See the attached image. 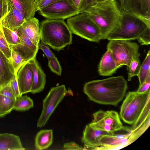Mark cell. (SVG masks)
<instances>
[{"mask_svg": "<svg viewBox=\"0 0 150 150\" xmlns=\"http://www.w3.org/2000/svg\"><path fill=\"white\" fill-rule=\"evenodd\" d=\"M127 87V81L120 76L86 82L83 90L89 100L94 102L116 106L124 98Z\"/></svg>", "mask_w": 150, "mask_h": 150, "instance_id": "1", "label": "cell"}, {"mask_svg": "<svg viewBox=\"0 0 150 150\" xmlns=\"http://www.w3.org/2000/svg\"><path fill=\"white\" fill-rule=\"evenodd\" d=\"M83 12L86 13L99 28L103 35V39H106L122 17V12L116 0L96 2Z\"/></svg>", "mask_w": 150, "mask_h": 150, "instance_id": "2", "label": "cell"}, {"mask_svg": "<svg viewBox=\"0 0 150 150\" xmlns=\"http://www.w3.org/2000/svg\"><path fill=\"white\" fill-rule=\"evenodd\" d=\"M42 43L59 51L72 43V33L62 19H46L40 26Z\"/></svg>", "mask_w": 150, "mask_h": 150, "instance_id": "3", "label": "cell"}, {"mask_svg": "<svg viewBox=\"0 0 150 150\" xmlns=\"http://www.w3.org/2000/svg\"><path fill=\"white\" fill-rule=\"evenodd\" d=\"M150 91L142 93L129 91L121 106L120 117L125 122L133 125L142 116L150 113Z\"/></svg>", "mask_w": 150, "mask_h": 150, "instance_id": "4", "label": "cell"}, {"mask_svg": "<svg viewBox=\"0 0 150 150\" xmlns=\"http://www.w3.org/2000/svg\"><path fill=\"white\" fill-rule=\"evenodd\" d=\"M149 28L150 27L137 16L122 11L119 23L106 39L109 40L137 39Z\"/></svg>", "mask_w": 150, "mask_h": 150, "instance_id": "5", "label": "cell"}, {"mask_svg": "<svg viewBox=\"0 0 150 150\" xmlns=\"http://www.w3.org/2000/svg\"><path fill=\"white\" fill-rule=\"evenodd\" d=\"M67 23L72 33L90 41L98 42L103 39L100 29L85 12L68 18Z\"/></svg>", "mask_w": 150, "mask_h": 150, "instance_id": "6", "label": "cell"}, {"mask_svg": "<svg viewBox=\"0 0 150 150\" xmlns=\"http://www.w3.org/2000/svg\"><path fill=\"white\" fill-rule=\"evenodd\" d=\"M139 46L131 40H110L107 49L111 52L115 61L120 67H128L134 59L139 57Z\"/></svg>", "mask_w": 150, "mask_h": 150, "instance_id": "7", "label": "cell"}, {"mask_svg": "<svg viewBox=\"0 0 150 150\" xmlns=\"http://www.w3.org/2000/svg\"><path fill=\"white\" fill-rule=\"evenodd\" d=\"M68 92L64 85L51 88L43 100L42 111L37 122L38 127H41L45 125Z\"/></svg>", "mask_w": 150, "mask_h": 150, "instance_id": "8", "label": "cell"}, {"mask_svg": "<svg viewBox=\"0 0 150 150\" xmlns=\"http://www.w3.org/2000/svg\"><path fill=\"white\" fill-rule=\"evenodd\" d=\"M38 11L40 15L47 19L64 20L81 13L72 0H60Z\"/></svg>", "mask_w": 150, "mask_h": 150, "instance_id": "9", "label": "cell"}, {"mask_svg": "<svg viewBox=\"0 0 150 150\" xmlns=\"http://www.w3.org/2000/svg\"><path fill=\"white\" fill-rule=\"evenodd\" d=\"M92 122L98 127L109 132H114L123 127L117 112L100 110L93 114Z\"/></svg>", "mask_w": 150, "mask_h": 150, "instance_id": "10", "label": "cell"}, {"mask_svg": "<svg viewBox=\"0 0 150 150\" xmlns=\"http://www.w3.org/2000/svg\"><path fill=\"white\" fill-rule=\"evenodd\" d=\"M131 128L125 127L124 132L120 134L115 132L112 134L105 135L100 140L98 149H108L129 144L133 142Z\"/></svg>", "mask_w": 150, "mask_h": 150, "instance_id": "11", "label": "cell"}, {"mask_svg": "<svg viewBox=\"0 0 150 150\" xmlns=\"http://www.w3.org/2000/svg\"><path fill=\"white\" fill-rule=\"evenodd\" d=\"M96 126L92 122L86 125L83 131L82 142L84 144L83 149H98L100 141L103 136L112 134Z\"/></svg>", "mask_w": 150, "mask_h": 150, "instance_id": "12", "label": "cell"}, {"mask_svg": "<svg viewBox=\"0 0 150 150\" xmlns=\"http://www.w3.org/2000/svg\"><path fill=\"white\" fill-rule=\"evenodd\" d=\"M16 76L20 96L30 92L33 81V72L29 61L20 68Z\"/></svg>", "mask_w": 150, "mask_h": 150, "instance_id": "13", "label": "cell"}, {"mask_svg": "<svg viewBox=\"0 0 150 150\" xmlns=\"http://www.w3.org/2000/svg\"><path fill=\"white\" fill-rule=\"evenodd\" d=\"M20 42L14 45L9 46L11 49L16 51L27 61L28 62L36 56L39 46L34 44L28 38L18 32Z\"/></svg>", "mask_w": 150, "mask_h": 150, "instance_id": "14", "label": "cell"}, {"mask_svg": "<svg viewBox=\"0 0 150 150\" xmlns=\"http://www.w3.org/2000/svg\"><path fill=\"white\" fill-rule=\"evenodd\" d=\"M39 46L40 40L39 21L34 17L26 20L17 30Z\"/></svg>", "mask_w": 150, "mask_h": 150, "instance_id": "15", "label": "cell"}, {"mask_svg": "<svg viewBox=\"0 0 150 150\" xmlns=\"http://www.w3.org/2000/svg\"><path fill=\"white\" fill-rule=\"evenodd\" d=\"M150 0H127L121 11L150 18Z\"/></svg>", "mask_w": 150, "mask_h": 150, "instance_id": "16", "label": "cell"}, {"mask_svg": "<svg viewBox=\"0 0 150 150\" xmlns=\"http://www.w3.org/2000/svg\"><path fill=\"white\" fill-rule=\"evenodd\" d=\"M29 61L33 72V81L30 92L33 94L39 93L44 88L46 83V76L37 61L36 57Z\"/></svg>", "mask_w": 150, "mask_h": 150, "instance_id": "17", "label": "cell"}, {"mask_svg": "<svg viewBox=\"0 0 150 150\" xmlns=\"http://www.w3.org/2000/svg\"><path fill=\"white\" fill-rule=\"evenodd\" d=\"M26 20L23 14L13 6L2 21L1 25L11 30L16 31Z\"/></svg>", "mask_w": 150, "mask_h": 150, "instance_id": "18", "label": "cell"}, {"mask_svg": "<svg viewBox=\"0 0 150 150\" xmlns=\"http://www.w3.org/2000/svg\"><path fill=\"white\" fill-rule=\"evenodd\" d=\"M21 12L27 20L34 17L37 10L36 0H5Z\"/></svg>", "mask_w": 150, "mask_h": 150, "instance_id": "19", "label": "cell"}, {"mask_svg": "<svg viewBox=\"0 0 150 150\" xmlns=\"http://www.w3.org/2000/svg\"><path fill=\"white\" fill-rule=\"evenodd\" d=\"M120 67L115 61L110 51L107 49L103 55L98 65L99 74L103 76H111Z\"/></svg>", "mask_w": 150, "mask_h": 150, "instance_id": "20", "label": "cell"}, {"mask_svg": "<svg viewBox=\"0 0 150 150\" xmlns=\"http://www.w3.org/2000/svg\"><path fill=\"white\" fill-rule=\"evenodd\" d=\"M20 137L15 134H0V150H24Z\"/></svg>", "mask_w": 150, "mask_h": 150, "instance_id": "21", "label": "cell"}, {"mask_svg": "<svg viewBox=\"0 0 150 150\" xmlns=\"http://www.w3.org/2000/svg\"><path fill=\"white\" fill-rule=\"evenodd\" d=\"M16 76L14 70L10 60L0 51V77L5 85Z\"/></svg>", "mask_w": 150, "mask_h": 150, "instance_id": "22", "label": "cell"}, {"mask_svg": "<svg viewBox=\"0 0 150 150\" xmlns=\"http://www.w3.org/2000/svg\"><path fill=\"white\" fill-rule=\"evenodd\" d=\"M52 129H42L37 134L35 138V146L38 150L46 149L50 146L53 141Z\"/></svg>", "mask_w": 150, "mask_h": 150, "instance_id": "23", "label": "cell"}, {"mask_svg": "<svg viewBox=\"0 0 150 150\" xmlns=\"http://www.w3.org/2000/svg\"><path fill=\"white\" fill-rule=\"evenodd\" d=\"M34 106L32 99L27 95L20 96L16 98L13 110L19 111L28 110Z\"/></svg>", "mask_w": 150, "mask_h": 150, "instance_id": "24", "label": "cell"}, {"mask_svg": "<svg viewBox=\"0 0 150 150\" xmlns=\"http://www.w3.org/2000/svg\"><path fill=\"white\" fill-rule=\"evenodd\" d=\"M150 51L149 50L144 61L141 64L139 72L137 76L139 81V86L143 83L148 74L150 73Z\"/></svg>", "mask_w": 150, "mask_h": 150, "instance_id": "25", "label": "cell"}, {"mask_svg": "<svg viewBox=\"0 0 150 150\" xmlns=\"http://www.w3.org/2000/svg\"><path fill=\"white\" fill-rule=\"evenodd\" d=\"M2 27L4 35L9 45H14L20 42L17 30H12L2 26Z\"/></svg>", "mask_w": 150, "mask_h": 150, "instance_id": "26", "label": "cell"}, {"mask_svg": "<svg viewBox=\"0 0 150 150\" xmlns=\"http://www.w3.org/2000/svg\"><path fill=\"white\" fill-rule=\"evenodd\" d=\"M15 100L0 94V111L6 115L11 112L13 110Z\"/></svg>", "mask_w": 150, "mask_h": 150, "instance_id": "27", "label": "cell"}, {"mask_svg": "<svg viewBox=\"0 0 150 150\" xmlns=\"http://www.w3.org/2000/svg\"><path fill=\"white\" fill-rule=\"evenodd\" d=\"M11 50V61L13 67L15 74L20 68L27 62L19 53L15 50Z\"/></svg>", "mask_w": 150, "mask_h": 150, "instance_id": "28", "label": "cell"}, {"mask_svg": "<svg viewBox=\"0 0 150 150\" xmlns=\"http://www.w3.org/2000/svg\"><path fill=\"white\" fill-rule=\"evenodd\" d=\"M141 65L139 57L134 58L131 61L129 66L127 67L128 81H131L133 77L138 76Z\"/></svg>", "mask_w": 150, "mask_h": 150, "instance_id": "29", "label": "cell"}, {"mask_svg": "<svg viewBox=\"0 0 150 150\" xmlns=\"http://www.w3.org/2000/svg\"><path fill=\"white\" fill-rule=\"evenodd\" d=\"M0 51L7 58L11 59V50L4 35L2 25L0 27Z\"/></svg>", "mask_w": 150, "mask_h": 150, "instance_id": "30", "label": "cell"}, {"mask_svg": "<svg viewBox=\"0 0 150 150\" xmlns=\"http://www.w3.org/2000/svg\"><path fill=\"white\" fill-rule=\"evenodd\" d=\"M48 59V66L51 71L59 76H61L62 69L57 57L55 56Z\"/></svg>", "mask_w": 150, "mask_h": 150, "instance_id": "31", "label": "cell"}, {"mask_svg": "<svg viewBox=\"0 0 150 150\" xmlns=\"http://www.w3.org/2000/svg\"><path fill=\"white\" fill-rule=\"evenodd\" d=\"M137 39L142 45H149L150 43V28L147 29Z\"/></svg>", "mask_w": 150, "mask_h": 150, "instance_id": "32", "label": "cell"}, {"mask_svg": "<svg viewBox=\"0 0 150 150\" xmlns=\"http://www.w3.org/2000/svg\"><path fill=\"white\" fill-rule=\"evenodd\" d=\"M0 94L4 96L16 99L9 83L0 88Z\"/></svg>", "mask_w": 150, "mask_h": 150, "instance_id": "33", "label": "cell"}, {"mask_svg": "<svg viewBox=\"0 0 150 150\" xmlns=\"http://www.w3.org/2000/svg\"><path fill=\"white\" fill-rule=\"evenodd\" d=\"M150 73L148 75L146 79L140 86L136 91L139 93H144L150 90Z\"/></svg>", "mask_w": 150, "mask_h": 150, "instance_id": "34", "label": "cell"}, {"mask_svg": "<svg viewBox=\"0 0 150 150\" xmlns=\"http://www.w3.org/2000/svg\"><path fill=\"white\" fill-rule=\"evenodd\" d=\"M97 0H81L79 10L81 13H83L86 9L96 3Z\"/></svg>", "mask_w": 150, "mask_h": 150, "instance_id": "35", "label": "cell"}, {"mask_svg": "<svg viewBox=\"0 0 150 150\" xmlns=\"http://www.w3.org/2000/svg\"><path fill=\"white\" fill-rule=\"evenodd\" d=\"M10 87L16 98L20 96L16 76L9 82Z\"/></svg>", "mask_w": 150, "mask_h": 150, "instance_id": "36", "label": "cell"}, {"mask_svg": "<svg viewBox=\"0 0 150 150\" xmlns=\"http://www.w3.org/2000/svg\"><path fill=\"white\" fill-rule=\"evenodd\" d=\"M39 47L48 59L55 56L47 45L41 43L39 44Z\"/></svg>", "mask_w": 150, "mask_h": 150, "instance_id": "37", "label": "cell"}, {"mask_svg": "<svg viewBox=\"0 0 150 150\" xmlns=\"http://www.w3.org/2000/svg\"><path fill=\"white\" fill-rule=\"evenodd\" d=\"M63 148L66 150H83V148L74 142H70L64 144Z\"/></svg>", "mask_w": 150, "mask_h": 150, "instance_id": "38", "label": "cell"}, {"mask_svg": "<svg viewBox=\"0 0 150 150\" xmlns=\"http://www.w3.org/2000/svg\"><path fill=\"white\" fill-rule=\"evenodd\" d=\"M59 0H42L37 5V11Z\"/></svg>", "mask_w": 150, "mask_h": 150, "instance_id": "39", "label": "cell"}, {"mask_svg": "<svg viewBox=\"0 0 150 150\" xmlns=\"http://www.w3.org/2000/svg\"><path fill=\"white\" fill-rule=\"evenodd\" d=\"M3 3L2 0H0V19L4 18Z\"/></svg>", "mask_w": 150, "mask_h": 150, "instance_id": "40", "label": "cell"}, {"mask_svg": "<svg viewBox=\"0 0 150 150\" xmlns=\"http://www.w3.org/2000/svg\"><path fill=\"white\" fill-rule=\"evenodd\" d=\"M118 2L119 6L121 10L122 9L127 0H116Z\"/></svg>", "mask_w": 150, "mask_h": 150, "instance_id": "41", "label": "cell"}, {"mask_svg": "<svg viewBox=\"0 0 150 150\" xmlns=\"http://www.w3.org/2000/svg\"><path fill=\"white\" fill-rule=\"evenodd\" d=\"M74 6L78 8L81 0H72Z\"/></svg>", "mask_w": 150, "mask_h": 150, "instance_id": "42", "label": "cell"}, {"mask_svg": "<svg viewBox=\"0 0 150 150\" xmlns=\"http://www.w3.org/2000/svg\"><path fill=\"white\" fill-rule=\"evenodd\" d=\"M4 85H5V84L1 78L0 77V88Z\"/></svg>", "mask_w": 150, "mask_h": 150, "instance_id": "43", "label": "cell"}, {"mask_svg": "<svg viewBox=\"0 0 150 150\" xmlns=\"http://www.w3.org/2000/svg\"><path fill=\"white\" fill-rule=\"evenodd\" d=\"M6 115L3 112L0 111V117H2Z\"/></svg>", "mask_w": 150, "mask_h": 150, "instance_id": "44", "label": "cell"}, {"mask_svg": "<svg viewBox=\"0 0 150 150\" xmlns=\"http://www.w3.org/2000/svg\"><path fill=\"white\" fill-rule=\"evenodd\" d=\"M112 0H97L96 2H100L103 1H109Z\"/></svg>", "mask_w": 150, "mask_h": 150, "instance_id": "45", "label": "cell"}, {"mask_svg": "<svg viewBox=\"0 0 150 150\" xmlns=\"http://www.w3.org/2000/svg\"><path fill=\"white\" fill-rule=\"evenodd\" d=\"M4 18H1L0 19V27L1 26V22H2V20Z\"/></svg>", "mask_w": 150, "mask_h": 150, "instance_id": "46", "label": "cell"}, {"mask_svg": "<svg viewBox=\"0 0 150 150\" xmlns=\"http://www.w3.org/2000/svg\"><path fill=\"white\" fill-rule=\"evenodd\" d=\"M42 0H36V2L37 4L39 3L40 1H41Z\"/></svg>", "mask_w": 150, "mask_h": 150, "instance_id": "47", "label": "cell"}]
</instances>
